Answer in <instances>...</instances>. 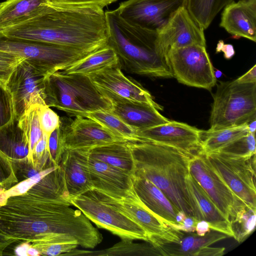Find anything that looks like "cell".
I'll return each mask as SVG.
<instances>
[{
    "mask_svg": "<svg viewBox=\"0 0 256 256\" xmlns=\"http://www.w3.org/2000/svg\"><path fill=\"white\" fill-rule=\"evenodd\" d=\"M38 120L43 134L49 136L59 126L60 117L46 104L39 106Z\"/></svg>",
    "mask_w": 256,
    "mask_h": 256,
    "instance_id": "obj_39",
    "label": "cell"
},
{
    "mask_svg": "<svg viewBox=\"0 0 256 256\" xmlns=\"http://www.w3.org/2000/svg\"><path fill=\"white\" fill-rule=\"evenodd\" d=\"M58 166L59 165L50 166L21 182L6 192L2 194L0 197V201H4L8 196H17L26 192L32 186L40 182L47 175L57 168Z\"/></svg>",
    "mask_w": 256,
    "mask_h": 256,
    "instance_id": "obj_36",
    "label": "cell"
},
{
    "mask_svg": "<svg viewBox=\"0 0 256 256\" xmlns=\"http://www.w3.org/2000/svg\"><path fill=\"white\" fill-rule=\"evenodd\" d=\"M98 228L108 230L121 240H140L148 242L145 230L128 216L102 200L94 190L68 199Z\"/></svg>",
    "mask_w": 256,
    "mask_h": 256,
    "instance_id": "obj_7",
    "label": "cell"
},
{
    "mask_svg": "<svg viewBox=\"0 0 256 256\" xmlns=\"http://www.w3.org/2000/svg\"><path fill=\"white\" fill-rule=\"evenodd\" d=\"M126 142L134 162L133 176L150 182L178 210L192 217L186 184L192 156L162 144L140 140Z\"/></svg>",
    "mask_w": 256,
    "mask_h": 256,
    "instance_id": "obj_3",
    "label": "cell"
},
{
    "mask_svg": "<svg viewBox=\"0 0 256 256\" xmlns=\"http://www.w3.org/2000/svg\"><path fill=\"white\" fill-rule=\"evenodd\" d=\"M48 144L50 160L53 165H59L64 151L62 132L60 125L48 136Z\"/></svg>",
    "mask_w": 256,
    "mask_h": 256,
    "instance_id": "obj_38",
    "label": "cell"
},
{
    "mask_svg": "<svg viewBox=\"0 0 256 256\" xmlns=\"http://www.w3.org/2000/svg\"><path fill=\"white\" fill-rule=\"evenodd\" d=\"M216 50L222 51L224 53V56L226 58H231L234 54V48L232 45L224 44L222 41H220L218 44Z\"/></svg>",
    "mask_w": 256,
    "mask_h": 256,
    "instance_id": "obj_45",
    "label": "cell"
},
{
    "mask_svg": "<svg viewBox=\"0 0 256 256\" xmlns=\"http://www.w3.org/2000/svg\"><path fill=\"white\" fill-rule=\"evenodd\" d=\"M0 50L25 59L47 76L63 70L92 52L49 43L9 37L0 32Z\"/></svg>",
    "mask_w": 256,
    "mask_h": 256,
    "instance_id": "obj_6",
    "label": "cell"
},
{
    "mask_svg": "<svg viewBox=\"0 0 256 256\" xmlns=\"http://www.w3.org/2000/svg\"><path fill=\"white\" fill-rule=\"evenodd\" d=\"M48 136L43 134L40 139L35 145L32 154L36 158L46 160L49 157L48 150Z\"/></svg>",
    "mask_w": 256,
    "mask_h": 256,
    "instance_id": "obj_42",
    "label": "cell"
},
{
    "mask_svg": "<svg viewBox=\"0 0 256 256\" xmlns=\"http://www.w3.org/2000/svg\"><path fill=\"white\" fill-rule=\"evenodd\" d=\"M236 80L242 84L256 82V66L254 65L248 72Z\"/></svg>",
    "mask_w": 256,
    "mask_h": 256,
    "instance_id": "obj_43",
    "label": "cell"
},
{
    "mask_svg": "<svg viewBox=\"0 0 256 256\" xmlns=\"http://www.w3.org/2000/svg\"><path fill=\"white\" fill-rule=\"evenodd\" d=\"M116 66H120L118 58L114 50L108 44L61 71L66 74L88 76Z\"/></svg>",
    "mask_w": 256,
    "mask_h": 256,
    "instance_id": "obj_27",
    "label": "cell"
},
{
    "mask_svg": "<svg viewBox=\"0 0 256 256\" xmlns=\"http://www.w3.org/2000/svg\"><path fill=\"white\" fill-rule=\"evenodd\" d=\"M39 254V252L34 248H29L28 250V255L30 256H38Z\"/></svg>",
    "mask_w": 256,
    "mask_h": 256,
    "instance_id": "obj_50",
    "label": "cell"
},
{
    "mask_svg": "<svg viewBox=\"0 0 256 256\" xmlns=\"http://www.w3.org/2000/svg\"><path fill=\"white\" fill-rule=\"evenodd\" d=\"M46 76L26 60L16 66L6 86L11 97L14 119L18 120L32 106L46 104Z\"/></svg>",
    "mask_w": 256,
    "mask_h": 256,
    "instance_id": "obj_11",
    "label": "cell"
},
{
    "mask_svg": "<svg viewBox=\"0 0 256 256\" xmlns=\"http://www.w3.org/2000/svg\"><path fill=\"white\" fill-rule=\"evenodd\" d=\"M40 106H31L18 120V126L22 130L28 144L29 155H32L35 145L43 134L38 120Z\"/></svg>",
    "mask_w": 256,
    "mask_h": 256,
    "instance_id": "obj_33",
    "label": "cell"
},
{
    "mask_svg": "<svg viewBox=\"0 0 256 256\" xmlns=\"http://www.w3.org/2000/svg\"><path fill=\"white\" fill-rule=\"evenodd\" d=\"M59 165L62 171L68 198L93 190L88 176L74 150L65 149Z\"/></svg>",
    "mask_w": 256,
    "mask_h": 256,
    "instance_id": "obj_25",
    "label": "cell"
},
{
    "mask_svg": "<svg viewBox=\"0 0 256 256\" xmlns=\"http://www.w3.org/2000/svg\"><path fill=\"white\" fill-rule=\"evenodd\" d=\"M134 190L142 202L170 226L178 228V210L156 186L148 180L132 176Z\"/></svg>",
    "mask_w": 256,
    "mask_h": 256,
    "instance_id": "obj_23",
    "label": "cell"
},
{
    "mask_svg": "<svg viewBox=\"0 0 256 256\" xmlns=\"http://www.w3.org/2000/svg\"><path fill=\"white\" fill-rule=\"evenodd\" d=\"M60 125L63 134L64 149L86 150L92 148L122 140L96 121L80 116L74 120L60 118Z\"/></svg>",
    "mask_w": 256,
    "mask_h": 256,
    "instance_id": "obj_18",
    "label": "cell"
},
{
    "mask_svg": "<svg viewBox=\"0 0 256 256\" xmlns=\"http://www.w3.org/2000/svg\"><path fill=\"white\" fill-rule=\"evenodd\" d=\"M14 119L10 94L7 89L0 84V128Z\"/></svg>",
    "mask_w": 256,
    "mask_h": 256,
    "instance_id": "obj_40",
    "label": "cell"
},
{
    "mask_svg": "<svg viewBox=\"0 0 256 256\" xmlns=\"http://www.w3.org/2000/svg\"><path fill=\"white\" fill-rule=\"evenodd\" d=\"M88 76L104 96H114L147 104L158 110H163V107L154 100L150 93L140 83L123 74L120 66L106 68Z\"/></svg>",
    "mask_w": 256,
    "mask_h": 256,
    "instance_id": "obj_14",
    "label": "cell"
},
{
    "mask_svg": "<svg viewBox=\"0 0 256 256\" xmlns=\"http://www.w3.org/2000/svg\"><path fill=\"white\" fill-rule=\"evenodd\" d=\"M220 26L236 37L256 42V0H238L226 5Z\"/></svg>",
    "mask_w": 256,
    "mask_h": 256,
    "instance_id": "obj_21",
    "label": "cell"
},
{
    "mask_svg": "<svg viewBox=\"0 0 256 256\" xmlns=\"http://www.w3.org/2000/svg\"><path fill=\"white\" fill-rule=\"evenodd\" d=\"M45 104L70 116L86 118L94 112L111 110L110 101L84 74L58 71L46 76Z\"/></svg>",
    "mask_w": 256,
    "mask_h": 256,
    "instance_id": "obj_4",
    "label": "cell"
},
{
    "mask_svg": "<svg viewBox=\"0 0 256 256\" xmlns=\"http://www.w3.org/2000/svg\"><path fill=\"white\" fill-rule=\"evenodd\" d=\"M234 0H186L184 6L194 18L206 30L220 11Z\"/></svg>",
    "mask_w": 256,
    "mask_h": 256,
    "instance_id": "obj_30",
    "label": "cell"
},
{
    "mask_svg": "<svg viewBox=\"0 0 256 256\" xmlns=\"http://www.w3.org/2000/svg\"><path fill=\"white\" fill-rule=\"evenodd\" d=\"M108 43L116 52L121 68L155 78H174L167 52L156 30L132 24L116 10L105 12Z\"/></svg>",
    "mask_w": 256,
    "mask_h": 256,
    "instance_id": "obj_2",
    "label": "cell"
},
{
    "mask_svg": "<svg viewBox=\"0 0 256 256\" xmlns=\"http://www.w3.org/2000/svg\"><path fill=\"white\" fill-rule=\"evenodd\" d=\"M90 118L122 140H136L138 131L124 122L111 110H98L89 114Z\"/></svg>",
    "mask_w": 256,
    "mask_h": 256,
    "instance_id": "obj_31",
    "label": "cell"
},
{
    "mask_svg": "<svg viewBox=\"0 0 256 256\" xmlns=\"http://www.w3.org/2000/svg\"><path fill=\"white\" fill-rule=\"evenodd\" d=\"M90 157L123 170L133 176L134 162L126 140H118L82 150Z\"/></svg>",
    "mask_w": 256,
    "mask_h": 256,
    "instance_id": "obj_26",
    "label": "cell"
},
{
    "mask_svg": "<svg viewBox=\"0 0 256 256\" xmlns=\"http://www.w3.org/2000/svg\"><path fill=\"white\" fill-rule=\"evenodd\" d=\"M186 184L192 217L198 221L205 220L210 230L218 232L228 237H234L231 222L217 208L210 198L189 173Z\"/></svg>",
    "mask_w": 256,
    "mask_h": 256,
    "instance_id": "obj_19",
    "label": "cell"
},
{
    "mask_svg": "<svg viewBox=\"0 0 256 256\" xmlns=\"http://www.w3.org/2000/svg\"><path fill=\"white\" fill-rule=\"evenodd\" d=\"M210 231V228L208 222L205 220L198 222L195 227V232L200 236H204Z\"/></svg>",
    "mask_w": 256,
    "mask_h": 256,
    "instance_id": "obj_46",
    "label": "cell"
},
{
    "mask_svg": "<svg viewBox=\"0 0 256 256\" xmlns=\"http://www.w3.org/2000/svg\"><path fill=\"white\" fill-rule=\"evenodd\" d=\"M256 209L246 206L231 222L234 238L239 243L244 242L254 230Z\"/></svg>",
    "mask_w": 256,
    "mask_h": 256,
    "instance_id": "obj_34",
    "label": "cell"
},
{
    "mask_svg": "<svg viewBox=\"0 0 256 256\" xmlns=\"http://www.w3.org/2000/svg\"><path fill=\"white\" fill-rule=\"evenodd\" d=\"M24 60L13 54L0 50V84L4 88L16 66Z\"/></svg>",
    "mask_w": 256,
    "mask_h": 256,
    "instance_id": "obj_37",
    "label": "cell"
},
{
    "mask_svg": "<svg viewBox=\"0 0 256 256\" xmlns=\"http://www.w3.org/2000/svg\"><path fill=\"white\" fill-rule=\"evenodd\" d=\"M1 190H0V194Z\"/></svg>",
    "mask_w": 256,
    "mask_h": 256,
    "instance_id": "obj_52",
    "label": "cell"
},
{
    "mask_svg": "<svg viewBox=\"0 0 256 256\" xmlns=\"http://www.w3.org/2000/svg\"><path fill=\"white\" fill-rule=\"evenodd\" d=\"M29 248L27 244H23L18 247L16 252L18 256H26L28 255V250Z\"/></svg>",
    "mask_w": 256,
    "mask_h": 256,
    "instance_id": "obj_48",
    "label": "cell"
},
{
    "mask_svg": "<svg viewBox=\"0 0 256 256\" xmlns=\"http://www.w3.org/2000/svg\"><path fill=\"white\" fill-rule=\"evenodd\" d=\"M213 98L210 129L239 126L256 120V82H220Z\"/></svg>",
    "mask_w": 256,
    "mask_h": 256,
    "instance_id": "obj_5",
    "label": "cell"
},
{
    "mask_svg": "<svg viewBox=\"0 0 256 256\" xmlns=\"http://www.w3.org/2000/svg\"><path fill=\"white\" fill-rule=\"evenodd\" d=\"M105 96L112 103V112L138 132L168 122L170 120L150 104L114 96Z\"/></svg>",
    "mask_w": 256,
    "mask_h": 256,
    "instance_id": "obj_22",
    "label": "cell"
},
{
    "mask_svg": "<svg viewBox=\"0 0 256 256\" xmlns=\"http://www.w3.org/2000/svg\"><path fill=\"white\" fill-rule=\"evenodd\" d=\"M9 36L94 52L108 44L103 8L60 5L50 2L37 16L0 31Z\"/></svg>",
    "mask_w": 256,
    "mask_h": 256,
    "instance_id": "obj_1",
    "label": "cell"
},
{
    "mask_svg": "<svg viewBox=\"0 0 256 256\" xmlns=\"http://www.w3.org/2000/svg\"><path fill=\"white\" fill-rule=\"evenodd\" d=\"M32 230L38 234L48 232V228L46 224L42 220H36L32 225Z\"/></svg>",
    "mask_w": 256,
    "mask_h": 256,
    "instance_id": "obj_47",
    "label": "cell"
},
{
    "mask_svg": "<svg viewBox=\"0 0 256 256\" xmlns=\"http://www.w3.org/2000/svg\"><path fill=\"white\" fill-rule=\"evenodd\" d=\"M134 240L122 239L110 248L97 251H88L76 248L64 256H162L152 244L135 243Z\"/></svg>",
    "mask_w": 256,
    "mask_h": 256,
    "instance_id": "obj_28",
    "label": "cell"
},
{
    "mask_svg": "<svg viewBox=\"0 0 256 256\" xmlns=\"http://www.w3.org/2000/svg\"><path fill=\"white\" fill-rule=\"evenodd\" d=\"M42 236V250L50 256L64 255L76 248L78 243L70 234L60 232L41 234Z\"/></svg>",
    "mask_w": 256,
    "mask_h": 256,
    "instance_id": "obj_32",
    "label": "cell"
},
{
    "mask_svg": "<svg viewBox=\"0 0 256 256\" xmlns=\"http://www.w3.org/2000/svg\"><path fill=\"white\" fill-rule=\"evenodd\" d=\"M201 130L174 120L137 132L136 140L152 142L176 148L192 156L202 152Z\"/></svg>",
    "mask_w": 256,
    "mask_h": 256,
    "instance_id": "obj_17",
    "label": "cell"
},
{
    "mask_svg": "<svg viewBox=\"0 0 256 256\" xmlns=\"http://www.w3.org/2000/svg\"><path fill=\"white\" fill-rule=\"evenodd\" d=\"M38 172L36 170H30L28 172V177L30 178L33 176H34V174H36L37 173H38Z\"/></svg>",
    "mask_w": 256,
    "mask_h": 256,
    "instance_id": "obj_51",
    "label": "cell"
},
{
    "mask_svg": "<svg viewBox=\"0 0 256 256\" xmlns=\"http://www.w3.org/2000/svg\"><path fill=\"white\" fill-rule=\"evenodd\" d=\"M186 0H127L116 9L128 22L143 28L158 30Z\"/></svg>",
    "mask_w": 256,
    "mask_h": 256,
    "instance_id": "obj_12",
    "label": "cell"
},
{
    "mask_svg": "<svg viewBox=\"0 0 256 256\" xmlns=\"http://www.w3.org/2000/svg\"><path fill=\"white\" fill-rule=\"evenodd\" d=\"M206 154L232 192L247 206L256 208V154L249 158L218 153Z\"/></svg>",
    "mask_w": 256,
    "mask_h": 256,
    "instance_id": "obj_9",
    "label": "cell"
},
{
    "mask_svg": "<svg viewBox=\"0 0 256 256\" xmlns=\"http://www.w3.org/2000/svg\"><path fill=\"white\" fill-rule=\"evenodd\" d=\"M168 58L174 76L180 83L210 90L216 78L206 46L192 45L171 49Z\"/></svg>",
    "mask_w": 256,
    "mask_h": 256,
    "instance_id": "obj_8",
    "label": "cell"
},
{
    "mask_svg": "<svg viewBox=\"0 0 256 256\" xmlns=\"http://www.w3.org/2000/svg\"><path fill=\"white\" fill-rule=\"evenodd\" d=\"M228 236L213 230L200 236L196 232H186L170 227L161 236H149L148 242L158 250L162 256H198L204 248Z\"/></svg>",
    "mask_w": 256,
    "mask_h": 256,
    "instance_id": "obj_16",
    "label": "cell"
},
{
    "mask_svg": "<svg viewBox=\"0 0 256 256\" xmlns=\"http://www.w3.org/2000/svg\"><path fill=\"white\" fill-rule=\"evenodd\" d=\"M74 150L93 190L117 199L126 197L133 190L132 174L92 158L84 150Z\"/></svg>",
    "mask_w": 256,
    "mask_h": 256,
    "instance_id": "obj_13",
    "label": "cell"
},
{
    "mask_svg": "<svg viewBox=\"0 0 256 256\" xmlns=\"http://www.w3.org/2000/svg\"><path fill=\"white\" fill-rule=\"evenodd\" d=\"M189 172L230 222L246 206L216 172L206 154L202 152L190 158Z\"/></svg>",
    "mask_w": 256,
    "mask_h": 256,
    "instance_id": "obj_10",
    "label": "cell"
},
{
    "mask_svg": "<svg viewBox=\"0 0 256 256\" xmlns=\"http://www.w3.org/2000/svg\"><path fill=\"white\" fill-rule=\"evenodd\" d=\"M96 192L102 200L128 216L140 226L145 230L148 238L152 236H161L170 228L142 202L134 188L127 196L121 199L115 198L97 190Z\"/></svg>",
    "mask_w": 256,
    "mask_h": 256,
    "instance_id": "obj_20",
    "label": "cell"
},
{
    "mask_svg": "<svg viewBox=\"0 0 256 256\" xmlns=\"http://www.w3.org/2000/svg\"><path fill=\"white\" fill-rule=\"evenodd\" d=\"M198 222V221L193 217L187 216L184 220L182 226L178 229L186 232H195V227Z\"/></svg>",
    "mask_w": 256,
    "mask_h": 256,
    "instance_id": "obj_44",
    "label": "cell"
},
{
    "mask_svg": "<svg viewBox=\"0 0 256 256\" xmlns=\"http://www.w3.org/2000/svg\"><path fill=\"white\" fill-rule=\"evenodd\" d=\"M54 4L72 6H96L102 8L118 0H49Z\"/></svg>",
    "mask_w": 256,
    "mask_h": 256,
    "instance_id": "obj_41",
    "label": "cell"
},
{
    "mask_svg": "<svg viewBox=\"0 0 256 256\" xmlns=\"http://www.w3.org/2000/svg\"><path fill=\"white\" fill-rule=\"evenodd\" d=\"M247 125L249 133L256 134V120L248 122Z\"/></svg>",
    "mask_w": 256,
    "mask_h": 256,
    "instance_id": "obj_49",
    "label": "cell"
},
{
    "mask_svg": "<svg viewBox=\"0 0 256 256\" xmlns=\"http://www.w3.org/2000/svg\"><path fill=\"white\" fill-rule=\"evenodd\" d=\"M50 4L49 0H6L0 2V31L37 16Z\"/></svg>",
    "mask_w": 256,
    "mask_h": 256,
    "instance_id": "obj_24",
    "label": "cell"
},
{
    "mask_svg": "<svg viewBox=\"0 0 256 256\" xmlns=\"http://www.w3.org/2000/svg\"><path fill=\"white\" fill-rule=\"evenodd\" d=\"M248 133L247 124L219 130H201L200 139L202 152L206 154L218 152Z\"/></svg>",
    "mask_w": 256,
    "mask_h": 256,
    "instance_id": "obj_29",
    "label": "cell"
},
{
    "mask_svg": "<svg viewBox=\"0 0 256 256\" xmlns=\"http://www.w3.org/2000/svg\"><path fill=\"white\" fill-rule=\"evenodd\" d=\"M216 153L232 156L250 158L256 154V134L248 133Z\"/></svg>",
    "mask_w": 256,
    "mask_h": 256,
    "instance_id": "obj_35",
    "label": "cell"
},
{
    "mask_svg": "<svg viewBox=\"0 0 256 256\" xmlns=\"http://www.w3.org/2000/svg\"><path fill=\"white\" fill-rule=\"evenodd\" d=\"M204 30L182 6L156 31L160 44L168 54L170 50L192 45L206 46Z\"/></svg>",
    "mask_w": 256,
    "mask_h": 256,
    "instance_id": "obj_15",
    "label": "cell"
}]
</instances>
